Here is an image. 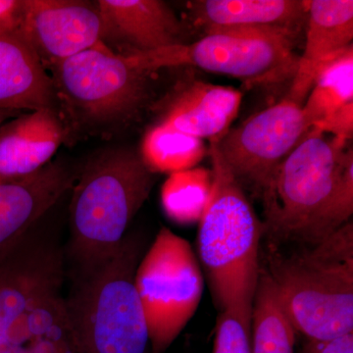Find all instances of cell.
Returning a JSON list of instances; mask_svg holds the SVG:
<instances>
[{"label": "cell", "mask_w": 353, "mask_h": 353, "mask_svg": "<svg viewBox=\"0 0 353 353\" xmlns=\"http://www.w3.org/2000/svg\"><path fill=\"white\" fill-rule=\"evenodd\" d=\"M57 99L36 53L20 37L0 32V112L54 109Z\"/></svg>", "instance_id": "e0dca14e"}, {"label": "cell", "mask_w": 353, "mask_h": 353, "mask_svg": "<svg viewBox=\"0 0 353 353\" xmlns=\"http://www.w3.org/2000/svg\"><path fill=\"white\" fill-rule=\"evenodd\" d=\"M296 34L287 28H224L206 32L194 43L122 55L132 68L148 74L192 66L248 83H276L296 74Z\"/></svg>", "instance_id": "5b68a950"}, {"label": "cell", "mask_w": 353, "mask_h": 353, "mask_svg": "<svg viewBox=\"0 0 353 353\" xmlns=\"http://www.w3.org/2000/svg\"><path fill=\"white\" fill-rule=\"evenodd\" d=\"M64 259L32 228L0 256V353H26L46 322L43 301L61 290Z\"/></svg>", "instance_id": "9c48e42d"}, {"label": "cell", "mask_w": 353, "mask_h": 353, "mask_svg": "<svg viewBox=\"0 0 353 353\" xmlns=\"http://www.w3.org/2000/svg\"><path fill=\"white\" fill-rule=\"evenodd\" d=\"M305 46L289 97L303 105L319 70L352 46V0H312L306 15Z\"/></svg>", "instance_id": "4fadbf2b"}, {"label": "cell", "mask_w": 353, "mask_h": 353, "mask_svg": "<svg viewBox=\"0 0 353 353\" xmlns=\"http://www.w3.org/2000/svg\"><path fill=\"white\" fill-rule=\"evenodd\" d=\"M155 175L139 153L128 148L105 150L85 165L69 208L70 252L77 264L108 256L118 248L150 196Z\"/></svg>", "instance_id": "277c9868"}, {"label": "cell", "mask_w": 353, "mask_h": 353, "mask_svg": "<svg viewBox=\"0 0 353 353\" xmlns=\"http://www.w3.org/2000/svg\"><path fill=\"white\" fill-rule=\"evenodd\" d=\"M307 131L303 105L287 97L230 130L216 145L239 183L260 192Z\"/></svg>", "instance_id": "30bf717a"}, {"label": "cell", "mask_w": 353, "mask_h": 353, "mask_svg": "<svg viewBox=\"0 0 353 353\" xmlns=\"http://www.w3.org/2000/svg\"><path fill=\"white\" fill-rule=\"evenodd\" d=\"M208 153L212 188L199 222L197 256L222 312L234 315L252 330L264 225L215 143H210Z\"/></svg>", "instance_id": "6da1fadb"}, {"label": "cell", "mask_w": 353, "mask_h": 353, "mask_svg": "<svg viewBox=\"0 0 353 353\" xmlns=\"http://www.w3.org/2000/svg\"><path fill=\"white\" fill-rule=\"evenodd\" d=\"M13 116L12 113L0 112V124Z\"/></svg>", "instance_id": "83f0119b"}, {"label": "cell", "mask_w": 353, "mask_h": 353, "mask_svg": "<svg viewBox=\"0 0 353 353\" xmlns=\"http://www.w3.org/2000/svg\"><path fill=\"white\" fill-rule=\"evenodd\" d=\"M303 353H353V333L327 341H311Z\"/></svg>", "instance_id": "4316f807"}, {"label": "cell", "mask_w": 353, "mask_h": 353, "mask_svg": "<svg viewBox=\"0 0 353 353\" xmlns=\"http://www.w3.org/2000/svg\"><path fill=\"white\" fill-rule=\"evenodd\" d=\"M97 3L78 0H24L18 37L50 66L102 43Z\"/></svg>", "instance_id": "8fae6325"}, {"label": "cell", "mask_w": 353, "mask_h": 353, "mask_svg": "<svg viewBox=\"0 0 353 353\" xmlns=\"http://www.w3.org/2000/svg\"><path fill=\"white\" fill-rule=\"evenodd\" d=\"M102 39L121 41L132 52H148L183 43V26L160 0H99ZM128 54V53H127Z\"/></svg>", "instance_id": "5bb4252c"}, {"label": "cell", "mask_w": 353, "mask_h": 353, "mask_svg": "<svg viewBox=\"0 0 353 353\" xmlns=\"http://www.w3.org/2000/svg\"><path fill=\"white\" fill-rule=\"evenodd\" d=\"M353 213V157L348 159L331 199L314 225L304 236L303 243L316 245L345 226Z\"/></svg>", "instance_id": "603a6c76"}, {"label": "cell", "mask_w": 353, "mask_h": 353, "mask_svg": "<svg viewBox=\"0 0 353 353\" xmlns=\"http://www.w3.org/2000/svg\"><path fill=\"white\" fill-rule=\"evenodd\" d=\"M153 353H163L182 333L201 304L204 279L189 241L166 227L158 232L137 268Z\"/></svg>", "instance_id": "ba28073f"}, {"label": "cell", "mask_w": 353, "mask_h": 353, "mask_svg": "<svg viewBox=\"0 0 353 353\" xmlns=\"http://www.w3.org/2000/svg\"><path fill=\"white\" fill-rule=\"evenodd\" d=\"M353 102V46L324 65L303 104L308 130Z\"/></svg>", "instance_id": "ffe728a7"}, {"label": "cell", "mask_w": 353, "mask_h": 353, "mask_svg": "<svg viewBox=\"0 0 353 353\" xmlns=\"http://www.w3.org/2000/svg\"><path fill=\"white\" fill-rule=\"evenodd\" d=\"M241 103V94L236 88L192 81L174 94L161 123L217 143L230 131Z\"/></svg>", "instance_id": "2e32d148"}, {"label": "cell", "mask_w": 353, "mask_h": 353, "mask_svg": "<svg viewBox=\"0 0 353 353\" xmlns=\"http://www.w3.org/2000/svg\"><path fill=\"white\" fill-rule=\"evenodd\" d=\"M205 153L202 139L159 123L145 132L139 154L153 173L172 174L196 167Z\"/></svg>", "instance_id": "44dd1931"}, {"label": "cell", "mask_w": 353, "mask_h": 353, "mask_svg": "<svg viewBox=\"0 0 353 353\" xmlns=\"http://www.w3.org/2000/svg\"><path fill=\"white\" fill-rule=\"evenodd\" d=\"M143 241L126 236L108 256L78 264L65 312L74 353H146L148 324L136 288Z\"/></svg>", "instance_id": "7a4b0ae2"}, {"label": "cell", "mask_w": 353, "mask_h": 353, "mask_svg": "<svg viewBox=\"0 0 353 353\" xmlns=\"http://www.w3.org/2000/svg\"><path fill=\"white\" fill-rule=\"evenodd\" d=\"M26 353H32V352H26Z\"/></svg>", "instance_id": "f1b7e54d"}, {"label": "cell", "mask_w": 353, "mask_h": 353, "mask_svg": "<svg viewBox=\"0 0 353 353\" xmlns=\"http://www.w3.org/2000/svg\"><path fill=\"white\" fill-rule=\"evenodd\" d=\"M310 129L269 176L261 196L264 234L275 243L301 241L327 205L352 150Z\"/></svg>", "instance_id": "8992f818"}, {"label": "cell", "mask_w": 353, "mask_h": 353, "mask_svg": "<svg viewBox=\"0 0 353 353\" xmlns=\"http://www.w3.org/2000/svg\"><path fill=\"white\" fill-rule=\"evenodd\" d=\"M212 180V170L204 167L170 174L161 190L165 213L178 224L199 222L208 205Z\"/></svg>", "instance_id": "7402d4cb"}, {"label": "cell", "mask_w": 353, "mask_h": 353, "mask_svg": "<svg viewBox=\"0 0 353 353\" xmlns=\"http://www.w3.org/2000/svg\"><path fill=\"white\" fill-rule=\"evenodd\" d=\"M266 271L296 331L314 341L353 333L352 221L301 252L271 253Z\"/></svg>", "instance_id": "3957f363"}, {"label": "cell", "mask_w": 353, "mask_h": 353, "mask_svg": "<svg viewBox=\"0 0 353 353\" xmlns=\"http://www.w3.org/2000/svg\"><path fill=\"white\" fill-rule=\"evenodd\" d=\"M76 180L64 164L50 162L25 178L0 182V256L73 189Z\"/></svg>", "instance_id": "7c38bea8"}, {"label": "cell", "mask_w": 353, "mask_h": 353, "mask_svg": "<svg viewBox=\"0 0 353 353\" xmlns=\"http://www.w3.org/2000/svg\"><path fill=\"white\" fill-rule=\"evenodd\" d=\"M65 138L54 109L20 116L0 128V182L36 173L48 163Z\"/></svg>", "instance_id": "9a60e30c"}, {"label": "cell", "mask_w": 353, "mask_h": 353, "mask_svg": "<svg viewBox=\"0 0 353 353\" xmlns=\"http://www.w3.org/2000/svg\"><path fill=\"white\" fill-rule=\"evenodd\" d=\"M294 330L266 269L260 270L252 313V353H294Z\"/></svg>", "instance_id": "d6986e66"}, {"label": "cell", "mask_w": 353, "mask_h": 353, "mask_svg": "<svg viewBox=\"0 0 353 353\" xmlns=\"http://www.w3.org/2000/svg\"><path fill=\"white\" fill-rule=\"evenodd\" d=\"M213 353H252V330L234 315L221 312L216 325Z\"/></svg>", "instance_id": "cb8c5ba5"}, {"label": "cell", "mask_w": 353, "mask_h": 353, "mask_svg": "<svg viewBox=\"0 0 353 353\" xmlns=\"http://www.w3.org/2000/svg\"><path fill=\"white\" fill-rule=\"evenodd\" d=\"M57 97L74 122L112 126L134 118L148 97V73L103 43L50 67Z\"/></svg>", "instance_id": "52a82bcc"}, {"label": "cell", "mask_w": 353, "mask_h": 353, "mask_svg": "<svg viewBox=\"0 0 353 353\" xmlns=\"http://www.w3.org/2000/svg\"><path fill=\"white\" fill-rule=\"evenodd\" d=\"M190 12L205 32L234 27H279L296 31L307 15L301 0H197Z\"/></svg>", "instance_id": "ac0fdd59"}, {"label": "cell", "mask_w": 353, "mask_h": 353, "mask_svg": "<svg viewBox=\"0 0 353 353\" xmlns=\"http://www.w3.org/2000/svg\"><path fill=\"white\" fill-rule=\"evenodd\" d=\"M24 0H0V32L18 36Z\"/></svg>", "instance_id": "484cf974"}, {"label": "cell", "mask_w": 353, "mask_h": 353, "mask_svg": "<svg viewBox=\"0 0 353 353\" xmlns=\"http://www.w3.org/2000/svg\"><path fill=\"white\" fill-rule=\"evenodd\" d=\"M311 129L317 130L323 134H331L336 143L341 146L347 145L353 134V102L339 109Z\"/></svg>", "instance_id": "d4e9b609"}]
</instances>
